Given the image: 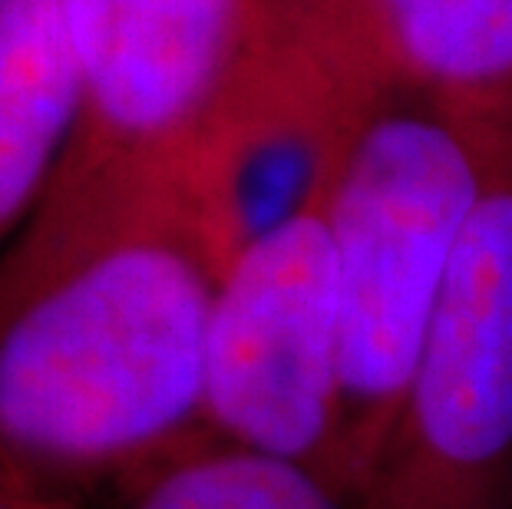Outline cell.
<instances>
[{"mask_svg":"<svg viewBox=\"0 0 512 509\" xmlns=\"http://www.w3.org/2000/svg\"><path fill=\"white\" fill-rule=\"evenodd\" d=\"M119 509H351L318 473L202 437L123 490Z\"/></svg>","mask_w":512,"mask_h":509,"instance_id":"9c48e42d","label":"cell"},{"mask_svg":"<svg viewBox=\"0 0 512 509\" xmlns=\"http://www.w3.org/2000/svg\"><path fill=\"white\" fill-rule=\"evenodd\" d=\"M351 509H512V113Z\"/></svg>","mask_w":512,"mask_h":509,"instance_id":"3957f363","label":"cell"},{"mask_svg":"<svg viewBox=\"0 0 512 509\" xmlns=\"http://www.w3.org/2000/svg\"><path fill=\"white\" fill-rule=\"evenodd\" d=\"M377 86L496 116L512 110V0H328Z\"/></svg>","mask_w":512,"mask_h":509,"instance_id":"52a82bcc","label":"cell"},{"mask_svg":"<svg viewBox=\"0 0 512 509\" xmlns=\"http://www.w3.org/2000/svg\"><path fill=\"white\" fill-rule=\"evenodd\" d=\"M377 93L328 0H308L182 162V182L222 272L328 199Z\"/></svg>","mask_w":512,"mask_h":509,"instance_id":"8992f818","label":"cell"},{"mask_svg":"<svg viewBox=\"0 0 512 509\" xmlns=\"http://www.w3.org/2000/svg\"><path fill=\"white\" fill-rule=\"evenodd\" d=\"M83 80L60 0H0V252L67 159Z\"/></svg>","mask_w":512,"mask_h":509,"instance_id":"ba28073f","label":"cell"},{"mask_svg":"<svg viewBox=\"0 0 512 509\" xmlns=\"http://www.w3.org/2000/svg\"><path fill=\"white\" fill-rule=\"evenodd\" d=\"M0 509H83V506L70 500H50V496L40 493H27L20 486L0 480Z\"/></svg>","mask_w":512,"mask_h":509,"instance_id":"30bf717a","label":"cell"},{"mask_svg":"<svg viewBox=\"0 0 512 509\" xmlns=\"http://www.w3.org/2000/svg\"><path fill=\"white\" fill-rule=\"evenodd\" d=\"M219 281L182 172L60 166L0 252V480L80 503L209 437Z\"/></svg>","mask_w":512,"mask_h":509,"instance_id":"6da1fadb","label":"cell"},{"mask_svg":"<svg viewBox=\"0 0 512 509\" xmlns=\"http://www.w3.org/2000/svg\"><path fill=\"white\" fill-rule=\"evenodd\" d=\"M205 427L344 490L341 314L324 202L222 272L205 357Z\"/></svg>","mask_w":512,"mask_h":509,"instance_id":"277c9868","label":"cell"},{"mask_svg":"<svg viewBox=\"0 0 512 509\" xmlns=\"http://www.w3.org/2000/svg\"><path fill=\"white\" fill-rule=\"evenodd\" d=\"M308 0H60L83 80L63 166L182 172Z\"/></svg>","mask_w":512,"mask_h":509,"instance_id":"5b68a950","label":"cell"},{"mask_svg":"<svg viewBox=\"0 0 512 509\" xmlns=\"http://www.w3.org/2000/svg\"><path fill=\"white\" fill-rule=\"evenodd\" d=\"M509 113L476 116L380 86L328 189L347 500L407 391Z\"/></svg>","mask_w":512,"mask_h":509,"instance_id":"7a4b0ae2","label":"cell"}]
</instances>
